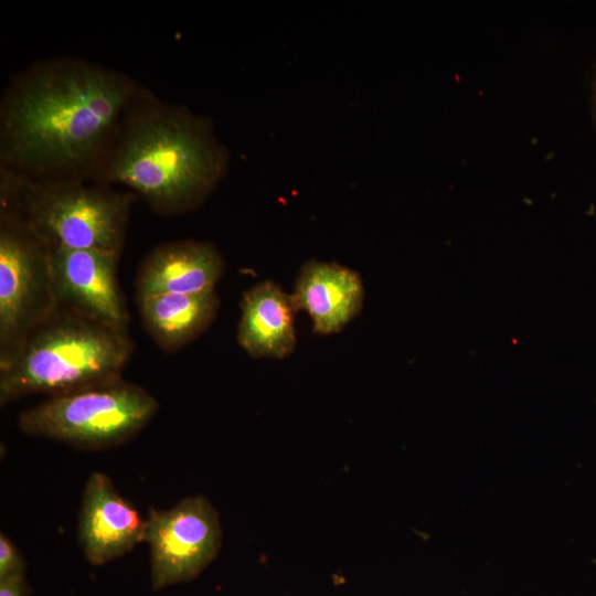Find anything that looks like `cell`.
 I'll return each instance as SVG.
<instances>
[{
  "label": "cell",
  "instance_id": "cell-7",
  "mask_svg": "<svg viewBox=\"0 0 596 596\" xmlns=\"http://www.w3.org/2000/svg\"><path fill=\"white\" fill-rule=\"evenodd\" d=\"M145 542L150 549L152 590L196 577L217 555L222 530L217 511L204 496H189L169 509H151Z\"/></svg>",
  "mask_w": 596,
  "mask_h": 596
},
{
  "label": "cell",
  "instance_id": "cell-9",
  "mask_svg": "<svg viewBox=\"0 0 596 596\" xmlns=\"http://www.w3.org/2000/svg\"><path fill=\"white\" fill-rule=\"evenodd\" d=\"M146 519L103 472L87 478L81 501L77 536L86 560L104 565L145 542Z\"/></svg>",
  "mask_w": 596,
  "mask_h": 596
},
{
  "label": "cell",
  "instance_id": "cell-4",
  "mask_svg": "<svg viewBox=\"0 0 596 596\" xmlns=\"http://www.w3.org/2000/svg\"><path fill=\"white\" fill-rule=\"evenodd\" d=\"M134 195L84 179H30L1 167L0 201L50 246L120 254Z\"/></svg>",
  "mask_w": 596,
  "mask_h": 596
},
{
  "label": "cell",
  "instance_id": "cell-14",
  "mask_svg": "<svg viewBox=\"0 0 596 596\" xmlns=\"http://www.w3.org/2000/svg\"><path fill=\"white\" fill-rule=\"evenodd\" d=\"M24 562L12 541L0 534V581L24 576Z\"/></svg>",
  "mask_w": 596,
  "mask_h": 596
},
{
  "label": "cell",
  "instance_id": "cell-10",
  "mask_svg": "<svg viewBox=\"0 0 596 596\" xmlns=\"http://www.w3.org/2000/svg\"><path fill=\"white\" fill-rule=\"evenodd\" d=\"M223 270V257L210 243L193 240L164 243L149 253L139 266L137 299L213 290Z\"/></svg>",
  "mask_w": 596,
  "mask_h": 596
},
{
  "label": "cell",
  "instance_id": "cell-12",
  "mask_svg": "<svg viewBox=\"0 0 596 596\" xmlns=\"http://www.w3.org/2000/svg\"><path fill=\"white\" fill-rule=\"evenodd\" d=\"M291 295L270 280L246 290L241 301L237 341L251 356L283 359L296 345Z\"/></svg>",
  "mask_w": 596,
  "mask_h": 596
},
{
  "label": "cell",
  "instance_id": "cell-3",
  "mask_svg": "<svg viewBox=\"0 0 596 596\" xmlns=\"http://www.w3.org/2000/svg\"><path fill=\"white\" fill-rule=\"evenodd\" d=\"M132 351L128 330L57 307L0 368V404L120 379Z\"/></svg>",
  "mask_w": 596,
  "mask_h": 596
},
{
  "label": "cell",
  "instance_id": "cell-2",
  "mask_svg": "<svg viewBox=\"0 0 596 596\" xmlns=\"http://www.w3.org/2000/svg\"><path fill=\"white\" fill-rule=\"evenodd\" d=\"M227 167V150L210 118L142 89L94 178L104 184H124L153 211L169 215L201 205Z\"/></svg>",
  "mask_w": 596,
  "mask_h": 596
},
{
  "label": "cell",
  "instance_id": "cell-16",
  "mask_svg": "<svg viewBox=\"0 0 596 596\" xmlns=\"http://www.w3.org/2000/svg\"><path fill=\"white\" fill-rule=\"evenodd\" d=\"M593 117L596 123V71H595V78H594Z\"/></svg>",
  "mask_w": 596,
  "mask_h": 596
},
{
  "label": "cell",
  "instance_id": "cell-15",
  "mask_svg": "<svg viewBox=\"0 0 596 596\" xmlns=\"http://www.w3.org/2000/svg\"><path fill=\"white\" fill-rule=\"evenodd\" d=\"M29 589L24 576L0 581V596H28Z\"/></svg>",
  "mask_w": 596,
  "mask_h": 596
},
{
  "label": "cell",
  "instance_id": "cell-8",
  "mask_svg": "<svg viewBox=\"0 0 596 596\" xmlns=\"http://www.w3.org/2000/svg\"><path fill=\"white\" fill-rule=\"evenodd\" d=\"M120 254L49 247L53 290L58 307L128 330L129 313L117 280Z\"/></svg>",
  "mask_w": 596,
  "mask_h": 596
},
{
  "label": "cell",
  "instance_id": "cell-11",
  "mask_svg": "<svg viewBox=\"0 0 596 596\" xmlns=\"http://www.w3.org/2000/svg\"><path fill=\"white\" fill-rule=\"evenodd\" d=\"M297 310H306L313 331L331 334L341 331L361 311L364 289L354 270L324 262L306 263L291 295Z\"/></svg>",
  "mask_w": 596,
  "mask_h": 596
},
{
  "label": "cell",
  "instance_id": "cell-13",
  "mask_svg": "<svg viewBox=\"0 0 596 596\" xmlns=\"http://www.w3.org/2000/svg\"><path fill=\"white\" fill-rule=\"evenodd\" d=\"M143 327L164 352H174L204 332L219 309L215 289L138 298Z\"/></svg>",
  "mask_w": 596,
  "mask_h": 596
},
{
  "label": "cell",
  "instance_id": "cell-6",
  "mask_svg": "<svg viewBox=\"0 0 596 596\" xmlns=\"http://www.w3.org/2000/svg\"><path fill=\"white\" fill-rule=\"evenodd\" d=\"M49 247L0 201V368L56 309Z\"/></svg>",
  "mask_w": 596,
  "mask_h": 596
},
{
  "label": "cell",
  "instance_id": "cell-5",
  "mask_svg": "<svg viewBox=\"0 0 596 596\" xmlns=\"http://www.w3.org/2000/svg\"><path fill=\"white\" fill-rule=\"evenodd\" d=\"M158 407L148 391L120 377L49 395L21 412L18 425L31 436L83 450H98L134 438L148 425Z\"/></svg>",
  "mask_w": 596,
  "mask_h": 596
},
{
  "label": "cell",
  "instance_id": "cell-1",
  "mask_svg": "<svg viewBox=\"0 0 596 596\" xmlns=\"http://www.w3.org/2000/svg\"><path fill=\"white\" fill-rule=\"evenodd\" d=\"M141 91L75 57L26 68L1 100V167L30 179L93 178Z\"/></svg>",
  "mask_w": 596,
  "mask_h": 596
}]
</instances>
